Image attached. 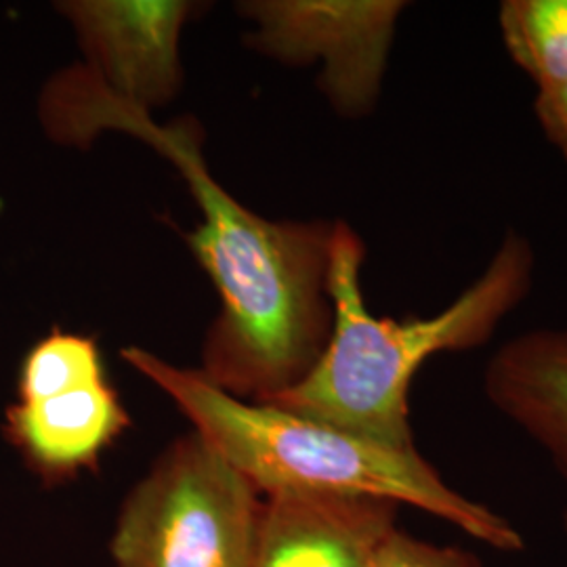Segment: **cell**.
<instances>
[{
    "mask_svg": "<svg viewBox=\"0 0 567 567\" xmlns=\"http://www.w3.org/2000/svg\"><path fill=\"white\" fill-rule=\"evenodd\" d=\"M41 121L61 145H89L103 131L133 135L168 158L204 221L187 240L221 295L204 344V377L225 393L267 404L318 362L332 328L328 295L334 224H274L213 179L194 121L158 124L112 93L84 63L47 82Z\"/></svg>",
    "mask_w": 567,
    "mask_h": 567,
    "instance_id": "1",
    "label": "cell"
},
{
    "mask_svg": "<svg viewBox=\"0 0 567 567\" xmlns=\"http://www.w3.org/2000/svg\"><path fill=\"white\" fill-rule=\"evenodd\" d=\"M365 246L353 227L334 224L328 295L332 328L318 362L267 404L393 450H419L410 425V386L440 353L486 344L524 303L536 276V250L508 229L484 271L429 318H377L362 292Z\"/></svg>",
    "mask_w": 567,
    "mask_h": 567,
    "instance_id": "2",
    "label": "cell"
},
{
    "mask_svg": "<svg viewBox=\"0 0 567 567\" xmlns=\"http://www.w3.org/2000/svg\"><path fill=\"white\" fill-rule=\"evenodd\" d=\"M122 358L161 386L196 433L261 494L374 496L419 508L494 550L526 547L505 515L450 486L419 450H393L278 405L244 402L213 385L200 370L171 365L140 347L124 349Z\"/></svg>",
    "mask_w": 567,
    "mask_h": 567,
    "instance_id": "3",
    "label": "cell"
},
{
    "mask_svg": "<svg viewBox=\"0 0 567 567\" xmlns=\"http://www.w3.org/2000/svg\"><path fill=\"white\" fill-rule=\"evenodd\" d=\"M261 492L196 431L128 492L110 543L116 567H252Z\"/></svg>",
    "mask_w": 567,
    "mask_h": 567,
    "instance_id": "4",
    "label": "cell"
},
{
    "mask_svg": "<svg viewBox=\"0 0 567 567\" xmlns=\"http://www.w3.org/2000/svg\"><path fill=\"white\" fill-rule=\"evenodd\" d=\"M408 2L269 0L246 2L259 21L252 42L288 63H322L320 86L347 118L365 116L381 97L389 51Z\"/></svg>",
    "mask_w": 567,
    "mask_h": 567,
    "instance_id": "5",
    "label": "cell"
},
{
    "mask_svg": "<svg viewBox=\"0 0 567 567\" xmlns=\"http://www.w3.org/2000/svg\"><path fill=\"white\" fill-rule=\"evenodd\" d=\"M60 11L74 23L84 65L112 93L150 112L179 91V37L192 2L76 0Z\"/></svg>",
    "mask_w": 567,
    "mask_h": 567,
    "instance_id": "6",
    "label": "cell"
},
{
    "mask_svg": "<svg viewBox=\"0 0 567 567\" xmlns=\"http://www.w3.org/2000/svg\"><path fill=\"white\" fill-rule=\"evenodd\" d=\"M252 567H372L400 505L360 494H264Z\"/></svg>",
    "mask_w": 567,
    "mask_h": 567,
    "instance_id": "7",
    "label": "cell"
},
{
    "mask_svg": "<svg viewBox=\"0 0 567 567\" xmlns=\"http://www.w3.org/2000/svg\"><path fill=\"white\" fill-rule=\"evenodd\" d=\"M484 391L567 486V326L532 328L501 344L487 362Z\"/></svg>",
    "mask_w": 567,
    "mask_h": 567,
    "instance_id": "8",
    "label": "cell"
},
{
    "mask_svg": "<svg viewBox=\"0 0 567 567\" xmlns=\"http://www.w3.org/2000/svg\"><path fill=\"white\" fill-rule=\"evenodd\" d=\"M128 426V416L107 381L7 410V437L25 463L49 482L91 468Z\"/></svg>",
    "mask_w": 567,
    "mask_h": 567,
    "instance_id": "9",
    "label": "cell"
},
{
    "mask_svg": "<svg viewBox=\"0 0 567 567\" xmlns=\"http://www.w3.org/2000/svg\"><path fill=\"white\" fill-rule=\"evenodd\" d=\"M498 28L508 58L536 89L567 81V0H505Z\"/></svg>",
    "mask_w": 567,
    "mask_h": 567,
    "instance_id": "10",
    "label": "cell"
},
{
    "mask_svg": "<svg viewBox=\"0 0 567 567\" xmlns=\"http://www.w3.org/2000/svg\"><path fill=\"white\" fill-rule=\"evenodd\" d=\"M105 379L93 339L53 330L25 355L20 372V402H37Z\"/></svg>",
    "mask_w": 567,
    "mask_h": 567,
    "instance_id": "11",
    "label": "cell"
},
{
    "mask_svg": "<svg viewBox=\"0 0 567 567\" xmlns=\"http://www.w3.org/2000/svg\"><path fill=\"white\" fill-rule=\"evenodd\" d=\"M372 567H480V564L461 548L426 543L398 526L383 543Z\"/></svg>",
    "mask_w": 567,
    "mask_h": 567,
    "instance_id": "12",
    "label": "cell"
},
{
    "mask_svg": "<svg viewBox=\"0 0 567 567\" xmlns=\"http://www.w3.org/2000/svg\"><path fill=\"white\" fill-rule=\"evenodd\" d=\"M534 114L548 143L567 161V81L536 89Z\"/></svg>",
    "mask_w": 567,
    "mask_h": 567,
    "instance_id": "13",
    "label": "cell"
},
{
    "mask_svg": "<svg viewBox=\"0 0 567 567\" xmlns=\"http://www.w3.org/2000/svg\"><path fill=\"white\" fill-rule=\"evenodd\" d=\"M566 534H567V513H566Z\"/></svg>",
    "mask_w": 567,
    "mask_h": 567,
    "instance_id": "14",
    "label": "cell"
}]
</instances>
